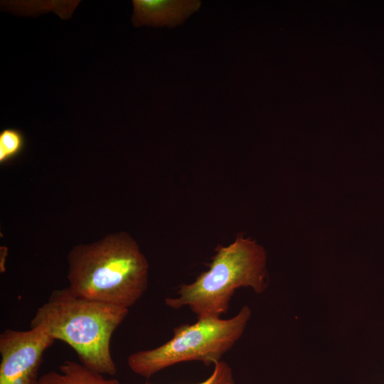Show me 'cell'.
I'll list each match as a JSON object with an SVG mask.
<instances>
[{
  "instance_id": "obj_1",
  "label": "cell",
  "mask_w": 384,
  "mask_h": 384,
  "mask_svg": "<svg viewBox=\"0 0 384 384\" xmlns=\"http://www.w3.org/2000/svg\"><path fill=\"white\" fill-rule=\"evenodd\" d=\"M68 262V287L84 298L129 309L147 289V260L127 233L77 246Z\"/></svg>"
},
{
  "instance_id": "obj_2",
  "label": "cell",
  "mask_w": 384,
  "mask_h": 384,
  "mask_svg": "<svg viewBox=\"0 0 384 384\" xmlns=\"http://www.w3.org/2000/svg\"><path fill=\"white\" fill-rule=\"evenodd\" d=\"M128 313L129 309L80 297L68 287L52 292L30 326H43L55 340L68 343L87 368L114 375L111 338Z\"/></svg>"
},
{
  "instance_id": "obj_3",
  "label": "cell",
  "mask_w": 384,
  "mask_h": 384,
  "mask_svg": "<svg viewBox=\"0 0 384 384\" xmlns=\"http://www.w3.org/2000/svg\"><path fill=\"white\" fill-rule=\"evenodd\" d=\"M208 270L191 283L181 284L175 297L165 299L172 309L188 306L198 319L220 318L235 290L251 287L262 293L267 286L265 248L242 234L227 246L218 245Z\"/></svg>"
},
{
  "instance_id": "obj_4",
  "label": "cell",
  "mask_w": 384,
  "mask_h": 384,
  "mask_svg": "<svg viewBox=\"0 0 384 384\" xmlns=\"http://www.w3.org/2000/svg\"><path fill=\"white\" fill-rule=\"evenodd\" d=\"M250 316V308L244 306L230 319H203L193 324H181L174 329L172 338L164 344L129 355L127 365L133 373L149 378L179 363L215 364L242 336Z\"/></svg>"
},
{
  "instance_id": "obj_5",
  "label": "cell",
  "mask_w": 384,
  "mask_h": 384,
  "mask_svg": "<svg viewBox=\"0 0 384 384\" xmlns=\"http://www.w3.org/2000/svg\"><path fill=\"white\" fill-rule=\"evenodd\" d=\"M55 340L43 326L0 335V384H38L45 351Z\"/></svg>"
},
{
  "instance_id": "obj_6",
  "label": "cell",
  "mask_w": 384,
  "mask_h": 384,
  "mask_svg": "<svg viewBox=\"0 0 384 384\" xmlns=\"http://www.w3.org/2000/svg\"><path fill=\"white\" fill-rule=\"evenodd\" d=\"M132 3V21L134 26L169 28L182 24L201 4L196 0H134Z\"/></svg>"
},
{
  "instance_id": "obj_7",
  "label": "cell",
  "mask_w": 384,
  "mask_h": 384,
  "mask_svg": "<svg viewBox=\"0 0 384 384\" xmlns=\"http://www.w3.org/2000/svg\"><path fill=\"white\" fill-rule=\"evenodd\" d=\"M38 384H122L115 378H105L80 363L65 361L59 366V372L49 371L40 376Z\"/></svg>"
},
{
  "instance_id": "obj_8",
  "label": "cell",
  "mask_w": 384,
  "mask_h": 384,
  "mask_svg": "<svg viewBox=\"0 0 384 384\" xmlns=\"http://www.w3.org/2000/svg\"><path fill=\"white\" fill-rule=\"evenodd\" d=\"M25 139L23 133L16 129L6 128L0 133V163L11 161L23 151Z\"/></svg>"
},
{
  "instance_id": "obj_9",
  "label": "cell",
  "mask_w": 384,
  "mask_h": 384,
  "mask_svg": "<svg viewBox=\"0 0 384 384\" xmlns=\"http://www.w3.org/2000/svg\"><path fill=\"white\" fill-rule=\"evenodd\" d=\"M196 384H235L233 369L228 363L220 361L214 364V369L208 378Z\"/></svg>"
}]
</instances>
